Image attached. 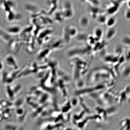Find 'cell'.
<instances>
[{
	"label": "cell",
	"mask_w": 130,
	"mask_h": 130,
	"mask_svg": "<svg viewBox=\"0 0 130 130\" xmlns=\"http://www.w3.org/2000/svg\"><path fill=\"white\" fill-rule=\"evenodd\" d=\"M103 31L100 27H97L94 29L93 31V36L98 41L101 40L103 35Z\"/></svg>",
	"instance_id": "2"
},
{
	"label": "cell",
	"mask_w": 130,
	"mask_h": 130,
	"mask_svg": "<svg viewBox=\"0 0 130 130\" xmlns=\"http://www.w3.org/2000/svg\"><path fill=\"white\" fill-rule=\"evenodd\" d=\"M7 29V30L6 31L10 35L11 34H17L20 31V28L16 26H10L8 27Z\"/></svg>",
	"instance_id": "6"
},
{
	"label": "cell",
	"mask_w": 130,
	"mask_h": 130,
	"mask_svg": "<svg viewBox=\"0 0 130 130\" xmlns=\"http://www.w3.org/2000/svg\"><path fill=\"white\" fill-rule=\"evenodd\" d=\"M5 130H17V128L16 126L10 124H6L4 126Z\"/></svg>",
	"instance_id": "11"
},
{
	"label": "cell",
	"mask_w": 130,
	"mask_h": 130,
	"mask_svg": "<svg viewBox=\"0 0 130 130\" xmlns=\"http://www.w3.org/2000/svg\"><path fill=\"white\" fill-rule=\"evenodd\" d=\"M89 3L94 6H98L100 4V1H89Z\"/></svg>",
	"instance_id": "13"
},
{
	"label": "cell",
	"mask_w": 130,
	"mask_h": 130,
	"mask_svg": "<svg viewBox=\"0 0 130 130\" xmlns=\"http://www.w3.org/2000/svg\"><path fill=\"white\" fill-rule=\"evenodd\" d=\"M5 61L6 64L11 68H14L17 67L15 59L11 55H8L6 57Z\"/></svg>",
	"instance_id": "3"
},
{
	"label": "cell",
	"mask_w": 130,
	"mask_h": 130,
	"mask_svg": "<svg viewBox=\"0 0 130 130\" xmlns=\"http://www.w3.org/2000/svg\"><path fill=\"white\" fill-rule=\"evenodd\" d=\"M87 40L89 44L92 46L95 45L97 42L96 39L93 35L89 36Z\"/></svg>",
	"instance_id": "10"
},
{
	"label": "cell",
	"mask_w": 130,
	"mask_h": 130,
	"mask_svg": "<svg viewBox=\"0 0 130 130\" xmlns=\"http://www.w3.org/2000/svg\"><path fill=\"white\" fill-rule=\"evenodd\" d=\"M124 17L126 20H130V9L127 8L124 12Z\"/></svg>",
	"instance_id": "12"
},
{
	"label": "cell",
	"mask_w": 130,
	"mask_h": 130,
	"mask_svg": "<svg viewBox=\"0 0 130 130\" xmlns=\"http://www.w3.org/2000/svg\"><path fill=\"white\" fill-rule=\"evenodd\" d=\"M125 56L126 61H130V50H128L126 51Z\"/></svg>",
	"instance_id": "14"
},
{
	"label": "cell",
	"mask_w": 130,
	"mask_h": 130,
	"mask_svg": "<svg viewBox=\"0 0 130 130\" xmlns=\"http://www.w3.org/2000/svg\"><path fill=\"white\" fill-rule=\"evenodd\" d=\"M79 22L81 27L85 28L89 26L90 23V20L87 16H83L79 19Z\"/></svg>",
	"instance_id": "4"
},
{
	"label": "cell",
	"mask_w": 130,
	"mask_h": 130,
	"mask_svg": "<svg viewBox=\"0 0 130 130\" xmlns=\"http://www.w3.org/2000/svg\"><path fill=\"white\" fill-rule=\"evenodd\" d=\"M126 3L128 8L130 9V1H127Z\"/></svg>",
	"instance_id": "15"
},
{
	"label": "cell",
	"mask_w": 130,
	"mask_h": 130,
	"mask_svg": "<svg viewBox=\"0 0 130 130\" xmlns=\"http://www.w3.org/2000/svg\"><path fill=\"white\" fill-rule=\"evenodd\" d=\"M116 22L117 19L116 17L113 16H111L107 18L105 24L108 28H109V27H114L115 24H116Z\"/></svg>",
	"instance_id": "5"
},
{
	"label": "cell",
	"mask_w": 130,
	"mask_h": 130,
	"mask_svg": "<svg viewBox=\"0 0 130 130\" xmlns=\"http://www.w3.org/2000/svg\"><path fill=\"white\" fill-rule=\"evenodd\" d=\"M119 7L115 4L110 6L107 9V12L109 14H113L116 13L118 10Z\"/></svg>",
	"instance_id": "8"
},
{
	"label": "cell",
	"mask_w": 130,
	"mask_h": 130,
	"mask_svg": "<svg viewBox=\"0 0 130 130\" xmlns=\"http://www.w3.org/2000/svg\"><path fill=\"white\" fill-rule=\"evenodd\" d=\"M121 42L123 44L126 46H130V36L125 35L121 39Z\"/></svg>",
	"instance_id": "9"
},
{
	"label": "cell",
	"mask_w": 130,
	"mask_h": 130,
	"mask_svg": "<svg viewBox=\"0 0 130 130\" xmlns=\"http://www.w3.org/2000/svg\"><path fill=\"white\" fill-rule=\"evenodd\" d=\"M117 32V29L115 27L108 28L106 33V39L107 40L112 39L116 35Z\"/></svg>",
	"instance_id": "1"
},
{
	"label": "cell",
	"mask_w": 130,
	"mask_h": 130,
	"mask_svg": "<svg viewBox=\"0 0 130 130\" xmlns=\"http://www.w3.org/2000/svg\"><path fill=\"white\" fill-rule=\"evenodd\" d=\"M107 18L106 15L105 14H100L97 17V22L101 24H105Z\"/></svg>",
	"instance_id": "7"
},
{
	"label": "cell",
	"mask_w": 130,
	"mask_h": 130,
	"mask_svg": "<svg viewBox=\"0 0 130 130\" xmlns=\"http://www.w3.org/2000/svg\"></svg>",
	"instance_id": "16"
}]
</instances>
